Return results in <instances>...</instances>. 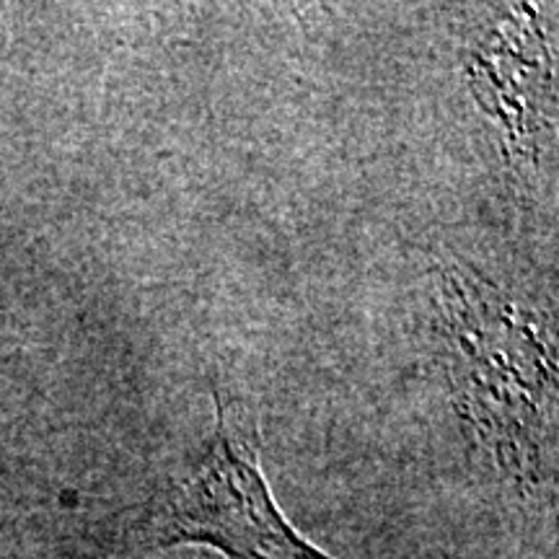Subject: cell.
<instances>
[{
    "instance_id": "6da1fadb",
    "label": "cell",
    "mask_w": 559,
    "mask_h": 559,
    "mask_svg": "<svg viewBox=\"0 0 559 559\" xmlns=\"http://www.w3.org/2000/svg\"><path fill=\"white\" fill-rule=\"evenodd\" d=\"M453 386L481 443L521 485H544L555 459V358L534 321L510 298L453 267L440 280Z\"/></svg>"
},
{
    "instance_id": "7a4b0ae2",
    "label": "cell",
    "mask_w": 559,
    "mask_h": 559,
    "mask_svg": "<svg viewBox=\"0 0 559 559\" xmlns=\"http://www.w3.org/2000/svg\"><path fill=\"white\" fill-rule=\"evenodd\" d=\"M156 547H210L228 559H334L298 534L260 466V425L239 396L215 391V430L190 472L151 510Z\"/></svg>"
}]
</instances>
